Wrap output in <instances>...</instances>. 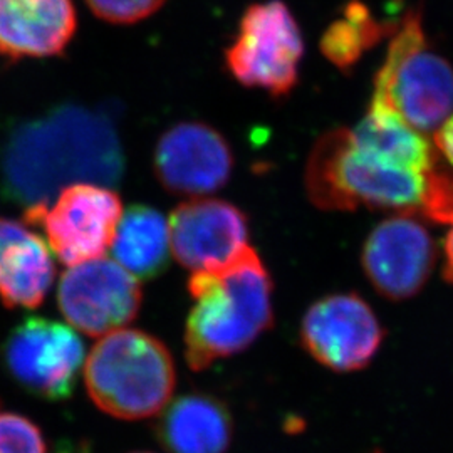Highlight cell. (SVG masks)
Returning a JSON list of instances; mask_svg holds the SVG:
<instances>
[{
    "instance_id": "5b68a950",
    "label": "cell",
    "mask_w": 453,
    "mask_h": 453,
    "mask_svg": "<svg viewBox=\"0 0 453 453\" xmlns=\"http://www.w3.org/2000/svg\"><path fill=\"white\" fill-rule=\"evenodd\" d=\"M372 99L423 134L435 133L452 114L453 65L430 46L418 9L408 11L389 35Z\"/></svg>"
},
{
    "instance_id": "7a4b0ae2",
    "label": "cell",
    "mask_w": 453,
    "mask_h": 453,
    "mask_svg": "<svg viewBox=\"0 0 453 453\" xmlns=\"http://www.w3.org/2000/svg\"><path fill=\"white\" fill-rule=\"evenodd\" d=\"M185 326V359L195 372L245 351L274 323L273 279L249 245L226 265L196 271Z\"/></svg>"
},
{
    "instance_id": "ba28073f",
    "label": "cell",
    "mask_w": 453,
    "mask_h": 453,
    "mask_svg": "<svg viewBox=\"0 0 453 453\" xmlns=\"http://www.w3.org/2000/svg\"><path fill=\"white\" fill-rule=\"evenodd\" d=\"M4 355L22 388L49 402H63L76 388L86 351L71 326L31 316L12 329Z\"/></svg>"
},
{
    "instance_id": "603a6c76",
    "label": "cell",
    "mask_w": 453,
    "mask_h": 453,
    "mask_svg": "<svg viewBox=\"0 0 453 453\" xmlns=\"http://www.w3.org/2000/svg\"><path fill=\"white\" fill-rule=\"evenodd\" d=\"M56 453H86L84 447H73V445H63Z\"/></svg>"
},
{
    "instance_id": "ac0fdd59",
    "label": "cell",
    "mask_w": 453,
    "mask_h": 453,
    "mask_svg": "<svg viewBox=\"0 0 453 453\" xmlns=\"http://www.w3.org/2000/svg\"><path fill=\"white\" fill-rule=\"evenodd\" d=\"M395 29L396 24L380 22L363 2L351 0L344 5L342 16L324 31L321 52L329 63L341 71H348L357 65L366 50L391 35Z\"/></svg>"
},
{
    "instance_id": "44dd1931",
    "label": "cell",
    "mask_w": 453,
    "mask_h": 453,
    "mask_svg": "<svg viewBox=\"0 0 453 453\" xmlns=\"http://www.w3.org/2000/svg\"><path fill=\"white\" fill-rule=\"evenodd\" d=\"M434 145L437 148L438 155H441L453 168V111L434 133Z\"/></svg>"
},
{
    "instance_id": "9a60e30c",
    "label": "cell",
    "mask_w": 453,
    "mask_h": 453,
    "mask_svg": "<svg viewBox=\"0 0 453 453\" xmlns=\"http://www.w3.org/2000/svg\"><path fill=\"white\" fill-rule=\"evenodd\" d=\"M56 279L46 241L27 224L0 219V301L7 309L39 308Z\"/></svg>"
},
{
    "instance_id": "8992f818",
    "label": "cell",
    "mask_w": 453,
    "mask_h": 453,
    "mask_svg": "<svg viewBox=\"0 0 453 453\" xmlns=\"http://www.w3.org/2000/svg\"><path fill=\"white\" fill-rule=\"evenodd\" d=\"M304 39L282 0L250 5L226 49V65L235 81L274 97L288 96L299 81Z\"/></svg>"
},
{
    "instance_id": "ffe728a7",
    "label": "cell",
    "mask_w": 453,
    "mask_h": 453,
    "mask_svg": "<svg viewBox=\"0 0 453 453\" xmlns=\"http://www.w3.org/2000/svg\"><path fill=\"white\" fill-rule=\"evenodd\" d=\"M166 0H86L95 16L111 24H134L153 16Z\"/></svg>"
},
{
    "instance_id": "8fae6325",
    "label": "cell",
    "mask_w": 453,
    "mask_h": 453,
    "mask_svg": "<svg viewBox=\"0 0 453 453\" xmlns=\"http://www.w3.org/2000/svg\"><path fill=\"white\" fill-rule=\"evenodd\" d=\"M437 259L435 243L413 213H396L372 228L361 262L376 292L391 301L417 296Z\"/></svg>"
},
{
    "instance_id": "2e32d148",
    "label": "cell",
    "mask_w": 453,
    "mask_h": 453,
    "mask_svg": "<svg viewBox=\"0 0 453 453\" xmlns=\"http://www.w3.org/2000/svg\"><path fill=\"white\" fill-rule=\"evenodd\" d=\"M157 437L170 453H226L232 441V415L211 395L188 393L163 408Z\"/></svg>"
},
{
    "instance_id": "277c9868",
    "label": "cell",
    "mask_w": 453,
    "mask_h": 453,
    "mask_svg": "<svg viewBox=\"0 0 453 453\" xmlns=\"http://www.w3.org/2000/svg\"><path fill=\"white\" fill-rule=\"evenodd\" d=\"M93 403L119 420H145L170 403L177 372L170 349L140 329L99 338L84 363Z\"/></svg>"
},
{
    "instance_id": "30bf717a",
    "label": "cell",
    "mask_w": 453,
    "mask_h": 453,
    "mask_svg": "<svg viewBox=\"0 0 453 453\" xmlns=\"http://www.w3.org/2000/svg\"><path fill=\"white\" fill-rule=\"evenodd\" d=\"M299 336L318 363L333 372H349L372 363L383 341V327L357 294H331L306 311Z\"/></svg>"
},
{
    "instance_id": "6da1fadb",
    "label": "cell",
    "mask_w": 453,
    "mask_h": 453,
    "mask_svg": "<svg viewBox=\"0 0 453 453\" xmlns=\"http://www.w3.org/2000/svg\"><path fill=\"white\" fill-rule=\"evenodd\" d=\"M123 172L125 155L113 121L76 104L19 125L0 157L4 195L26 209L49 205L69 185L111 187Z\"/></svg>"
},
{
    "instance_id": "9c48e42d",
    "label": "cell",
    "mask_w": 453,
    "mask_h": 453,
    "mask_svg": "<svg viewBox=\"0 0 453 453\" xmlns=\"http://www.w3.org/2000/svg\"><path fill=\"white\" fill-rule=\"evenodd\" d=\"M142 303L140 280L108 257L71 265L58 289V304L65 321L91 338H103L128 326L140 314Z\"/></svg>"
},
{
    "instance_id": "e0dca14e",
    "label": "cell",
    "mask_w": 453,
    "mask_h": 453,
    "mask_svg": "<svg viewBox=\"0 0 453 453\" xmlns=\"http://www.w3.org/2000/svg\"><path fill=\"white\" fill-rule=\"evenodd\" d=\"M170 230L160 213L146 205L123 211L111 243L113 259L138 280L162 274L170 259Z\"/></svg>"
},
{
    "instance_id": "cb8c5ba5",
    "label": "cell",
    "mask_w": 453,
    "mask_h": 453,
    "mask_svg": "<svg viewBox=\"0 0 453 453\" xmlns=\"http://www.w3.org/2000/svg\"><path fill=\"white\" fill-rule=\"evenodd\" d=\"M140 453H146V452H140Z\"/></svg>"
},
{
    "instance_id": "5bb4252c",
    "label": "cell",
    "mask_w": 453,
    "mask_h": 453,
    "mask_svg": "<svg viewBox=\"0 0 453 453\" xmlns=\"http://www.w3.org/2000/svg\"><path fill=\"white\" fill-rule=\"evenodd\" d=\"M78 29L73 0H0V54L49 58L61 54Z\"/></svg>"
},
{
    "instance_id": "3957f363",
    "label": "cell",
    "mask_w": 453,
    "mask_h": 453,
    "mask_svg": "<svg viewBox=\"0 0 453 453\" xmlns=\"http://www.w3.org/2000/svg\"><path fill=\"white\" fill-rule=\"evenodd\" d=\"M437 170L430 175L413 172L361 145L351 130L336 128L312 146L304 183L311 203L321 211L370 207L421 213Z\"/></svg>"
},
{
    "instance_id": "4fadbf2b",
    "label": "cell",
    "mask_w": 453,
    "mask_h": 453,
    "mask_svg": "<svg viewBox=\"0 0 453 453\" xmlns=\"http://www.w3.org/2000/svg\"><path fill=\"white\" fill-rule=\"evenodd\" d=\"M170 250L185 269L209 271L235 259L249 247V222L226 200L196 198L170 213Z\"/></svg>"
},
{
    "instance_id": "52a82bcc",
    "label": "cell",
    "mask_w": 453,
    "mask_h": 453,
    "mask_svg": "<svg viewBox=\"0 0 453 453\" xmlns=\"http://www.w3.org/2000/svg\"><path fill=\"white\" fill-rule=\"evenodd\" d=\"M121 215V198L110 187L76 183L61 190L52 205L26 209L24 220L41 226L50 250L71 267L106 256Z\"/></svg>"
},
{
    "instance_id": "7402d4cb",
    "label": "cell",
    "mask_w": 453,
    "mask_h": 453,
    "mask_svg": "<svg viewBox=\"0 0 453 453\" xmlns=\"http://www.w3.org/2000/svg\"><path fill=\"white\" fill-rule=\"evenodd\" d=\"M450 230L443 242V252H445V277L453 282V219L449 224Z\"/></svg>"
},
{
    "instance_id": "d6986e66",
    "label": "cell",
    "mask_w": 453,
    "mask_h": 453,
    "mask_svg": "<svg viewBox=\"0 0 453 453\" xmlns=\"http://www.w3.org/2000/svg\"><path fill=\"white\" fill-rule=\"evenodd\" d=\"M0 453H46L41 428L19 413H0Z\"/></svg>"
},
{
    "instance_id": "7c38bea8",
    "label": "cell",
    "mask_w": 453,
    "mask_h": 453,
    "mask_svg": "<svg viewBox=\"0 0 453 453\" xmlns=\"http://www.w3.org/2000/svg\"><path fill=\"white\" fill-rule=\"evenodd\" d=\"M153 168L168 192L200 196L226 185L234 153L226 136L211 125L183 121L163 133L155 146Z\"/></svg>"
}]
</instances>
